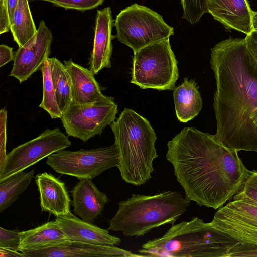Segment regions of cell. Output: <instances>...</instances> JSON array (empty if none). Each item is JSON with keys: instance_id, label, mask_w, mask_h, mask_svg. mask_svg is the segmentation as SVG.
<instances>
[{"instance_id": "cell-1", "label": "cell", "mask_w": 257, "mask_h": 257, "mask_svg": "<svg viewBox=\"0 0 257 257\" xmlns=\"http://www.w3.org/2000/svg\"><path fill=\"white\" fill-rule=\"evenodd\" d=\"M166 157L185 198L217 209L239 191L249 171L238 156L211 135L184 128L168 141Z\"/></svg>"}, {"instance_id": "cell-2", "label": "cell", "mask_w": 257, "mask_h": 257, "mask_svg": "<svg viewBox=\"0 0 257 257\" xmlns=\"http://www.w3.org/2000/svg\"><path fill=\"white\" fill-rule=\"evenodd\" d=\"M210 62L216 88L215 137L237 152H257V126L251 119L257 108V61L245 38L230 37L215 44Z\"/></svg>"}, {"instance_id": "cell-3", "label": "cell", "mask_w": 257, "mask_h": 257, "mask_svg": "<svg viewBox=\"0 0 257 257\" xmlns=\"http://www.w3.org/2000/svg\"><path fill=\"white\" fill-rule=\"evenodd\" d=\"M241 243L197 217L174 224L162 236L148 241L138 250L143 256L228 257Z\"/></svg>"}, {"instance_id": "cell-4", "label": "cell", "mask_w": 257, "mask_h": 257, "mask_svg": "<svg viewBox=\"0 0 257 257\" xmlns=\"http://www.w3.org/2000/svg\"><path fill=\"white\" fill-rule=\"evenodd\" d=\"M119 155L117 168L122 179L138 186L151 178L157 137L149 121L132 109L125 108L110 124Z\"/></svg>"}, {"instance_id": "cell-5", "label": "cell", "mask_w": 257, "mask_h": 257, "mask_svg": "<svg viewBox=\"0 0 257 257\" xmlns=\"http://www.w3.org/2000/svg\"><path fill=\"white\" fill-rule=\"evenodd\" d=\"M190 203L177 191H163L153 195L133 194L119 202L108 230L121 232L128 237L144 236L158 227L174 225Z\"/></svg>"}, {"instance_id": "cell-6", "label": "cell", "mask_w": 257, "mask_h": 257, "mask_svg": "<svg viewBox=\"0 0 257 257\" xmlns=\"http://www.w3.org/2000/svg\"><path fill=\"white\" fill-rule=\"evenodd\" d=\"M177 63L169 38L147 45L134 52L131 83L142 89L174 90Z\"/></svg>"}, {"instance_id": "cell-7", "label": "cell", "mask_w": 257, "mask_h": 257, "mask_svg": "<svg viewBox=\"0 0 257 257\" xmlns=\"http://www.w3.org/2000/svg\"><path fill=\"white\" fill-rule=\"evenodd\" d=\"M114 26L116 30L115 37L134 52L174 34L173 27L168 25L161 15L136 3L120 12Z\"/></svg>"}, {"instance_id": "cell-8", "label": "cell", "mask_w": 257, "mask_h": 257, "mask_svg": "<svg viewBox=\"0 0 257 257\" xmlns=\"http://www.w3.org/2000/svg\"><path fill=\"white\" fill-rule=\"evenodd\" d=\"M46 164L58 173L93 179L119 164L116 144L78 151L62 150L47 157Z\"/></svg>"}, {"instance_id": "cell-9", "label": "cell", "mask_w": 257, "mask_h": 257, "mask_svg": "<svg viewBox=\"0 0 257 257\" xmlns=\"http://www.w3.org/2000/svg\"><path fill=\"white\" fill-rule=\"evenodd\" d=\"M71 145L59 128H47L37 137L14 148L0 165V181L24 171L50 155Z\"/></svg>"}, {"instance_id": "cell-10", "label": "cell", "mask_w": 257, "mask_h": 257, "mask_svg": "<svg viewBox=\"0 0 257 257\" xmlns=\"http://www.w3.org/2000/svg\"><path fill=\"white\" fill-rule=\"evenodd\" d=\"M117 105L112 97L86 105L73 102L60 118L66 134L86 142L100 135L116 119Z\"/></svg>"}, {"instance_id": "cell-11", "label": "cell", "mask_w": 257, "mask_h": 257, "mask_svg": "<svg viewBox=\"0 0 257 257\" xmlns=\"http://www.w3.org/2000/svg\"><path fill=\"white\" fill-rule=\"evenodd\" d=\"M213 226L241 243L257 245V202L233 199L215 213Z\"/></svg>"}, {"instance_id": "cell-12", "label": "cell", "mask_w": 257, "mask_h": 257, "mask_svg": "<svg viewBox=\"0 0 257 257\" xmlns=\"http://www.w3.org/2000/svg\"><path fill=\"white\" fill-rule=\"evenodd\" d=\"M53 35L45 22L42 20L36 35L15 52L14 64L9 76L22 82L39 70L51 52Z\"/></svg>"}, {"instance_id": "cell-13", "label": "cell", "mask_w": 257, "mask_h": 257, "mask_svg": "<svg viewBox=\"0 0 257 257\" xmlns=\"http://www.w3.org/2000/svg\"><path fill=\"white\" fill-rule=\"evenodd\" d=\"M21 252L25 257L143 256L114 245H95L69 240L57 246Z\"/></svg>"}, {"instance_id": "cell-14", "label": "cell", "mask_w": 257, "mask_h": 257, "mask_svg": "<svg viewBox=\"0 0 257 257\" xmlns=\"http://www.w3.org/2000/svg\"><path fill=\"white\" fill-rule=\"evenodd\" d=\"M208 13L227 29L248 34L253 29V11L247 0H207Z\"/></svg>"}, {"instance_id": "cell-15", "label": "cell", "mask_w": 257, "mask_h": 257, "mask_svg": "<svg viewBox=\"0 0 257 257\" xmlns=\"http://www.w3.org/2000/svg\"><path fill=\"white\" fill-rule=\"evenodd\" d=\"M113 22L110 7L97 11L93 47L88 63L94 75L105 68L111 67L112 40L115 37L111 33Z\"/></svg>"}, {"instance_id": "cell-16", "label": "cell", "mask_w": 257, "mask_h": 257, "mask_svg": "<svg viewBox=\"0 0 257 257\" xmlns=\"http://www.w3.org/2000/svg\"><path fill=\"white\" fill-rule=\"evenodd\" d=\"M55 220L61 230L69 240L95 245H119L121 240L109 233L107 230L79 219L71 211L67 214L57 217Z\"/></svg>"}, {"instance_id": "cell-17", "label": "cell", "mask_w": 257, "mask_h": 257, "mask_svg": "<svg viewBox=\"0 0 257 257\" xmlns=\"http://www.w3.org/2000/svg\"><path fill=\"white\" fill-rule=\"evenodd\" d=\"M92 179H80L70 191L72 196L73 212L86 222L93 223L104 209L109 199L100 191Z\"/></svg>"}, {"instance_id": "cell-18", "label": "cell", "mask_w": 257, "mask_h": 257, "mask_svg": "<svg viewBox=\"0 0 257 257\" xmlns=\"http://www.w3.org/2000/svg\"><path fill=\"white\" fill-rule=\"evenodd\" d=\"M35 181L39 192L41 211L56 217L70 212V198L64 182L46 172L38 174Z\"/></svg>"}, {"instance_id": "cell-19", "label": "cell", "mask_w": 257, "mask_h": 257, "mask_svg": "<svg viewBox=\"0 0 257 257\" xmlns=\"http://www.w3.org/2000/svg\"><path fill=\"white\" fill-rule=\"evenodd\" d=\"M64 64L70 79L73 103L89 105L109 97L103 94L102 91L105 88L98 83L89 69L74 62L71 59L64 61Z\"/></svg>"}, {"instance_id": "cell-20", "label": "cell", "mask_w": 257, "mask_h": 257, "mask_svg": "<svg viewBox=\"0 0 257 257\" xmlns=\"http://www.w3.org/2000/svg\"><path fill=\"white\" fill-rule=\"evenodd\" d=\"M68 240L55 220L20 232L18 251L22 252L53 247L65 243Z\"/></svg>"}, {"instance_id": "cell-21", "label": "cell", "mask_w": 257, "mask_h": 257, "mask_svg": "<svg viewBox=\"0 0 257 257\" xmlns=\"http://www.w3.org/2000/svg\"><path fill=\"white\" fill-rule=\"evenodd\" d=\"M195 81L184 78V82L174 89L173 99L176 115L181 122L193 119L200 112L202 100Z\"/></svg>"}, {"instance_id": "cell-22", "label": "cell", "mask_w": 257, "mask_h": 257, "mask_svg": "<svg viewBox=\"0 0 257 257\" xmlns=\"http://www.w3.org/2000/svg\"><path fill=\"white\" fill-rule=\"evenodd\" d=\"M10 30L19 47L24 46L36 35L37 29L30 11L29 0H18Z\"/></svg>"}, {"instance_id": "cell-23", "label": "cell", "mask_w": 257, "mask_h": 257, "mask_svg": "<svg viewBox=\"0 0 257 257\" xmlns=\"http://www.w3.org/2000/svg\"><path fill=\"white\" fill-rule=\"evenodd\" d=\"M58 105L64 113L73 102L70 79L65 65L55 57L48 58Z\"/></svg>"}, {"instance_id": "cell-24", "label": "cell", "mask_w": 257, "mask_h": 257, "mask_svg": "<svg viewBox=\"0 0 257 257\" xmlns=\"http://www.w3.org/2000/svg\"><path fill=\"white\" fill-rule=\"evenodd\" d=\"M34 176V170L22 171L0 181V213L9 207L26 190Z\"/></svg>"}, {"instance_id": "cell-25", "label": "cell", "mask_w": 257, "mask_h": 257, "mask_svg": "<svg viewBox=\"0 0 257 257\" xmlns=\"http://www.w3.org/2000/svg\"><path fill=\"white\" fill-rule=\"evenodd\" d=\"M40 70L43 79V97L39 107L45 110L52 119L61 118L62 113L56 100L50 65L48 59L44 62Z\"/></svg>"}, {"instance_id": "cell-26", "label": "cell", "mask_w": 257, "mask_h": 257, "mask_svg": "<svg viewBox=\"0 0 257 257\" xmlns=\"http://www.w3.org/2000/svg\"><path fill=\"white\" fill-rule=\"evenodd\" d=\"M182 18L192 25L197 24L208 13L207 0H181Z\"/></svg>"}, {"instance_id": "cell-27", "label": "cell", "mask_w": 257, "mask_h": 257, "mask_svg": "<svg viewBox=\"0 0 257 257\" xmlns=\"http://www.w3.org/2000/svg\"><path fill=\"white\" fill-rule=\"evenodd\" d=\"M41 1L52 3L53 5L65 9L76 10L80 11L93 9L102 4L105 0H29Z\"/></svg>"}, {"instance_id": "cell-28", "label": "cell", "mask_w": 257, "mask_h": 257, "mask_svg": "<svg viewBox=\"0 0 257 257\" xmlns=\"http://www.w3.org/2000/svg\"><path fill=\"white\" fill-rule=\"evenodd\" d=\"M240 198H248L257 202V171H250L233 199Z\"/></svg>"}, {"instance_id": "cell-29", "label": "cell", "mask_w": 257, "mask_h": 257, "mask_svg": "<svg viewBox=\"0 0 257 257\" xmlns=\"http://www.w3.org/2000/svg\"><path fill=\"white\" fill-rule=\"evenodd\" d=\"M20 240V232L0 227V247L18 251Z\"/></svg>"}, {"instance_id": "cell-30", "label": "cell", "mask_w": 257, "mask_h": 257, "mask_svg": "<svg viewBox=\"0 0 257 257\" xmlns=\"http://www.w3.org/2000/svg\"><path fill=\"white\" fill-rule=\"evenodd\" d=\"M7 119V110L4 107L0 110L1 164L5 160L7 155L6 153Z\"/></svg>"}, {"instance_id": "cell-31", "label": "cell", "mask_w": 257, "mask_h": 257, "mask_svg": "<svg viewBox=\"0 0 257 257\" xmlns=\"http://www.w3.org/2000/svg\"><path fill=\"white\" fill-rule=\"evenodd\" d=\"M257 256V245L240 243L232 248L228 257Z\"/></svg>"}, {"instance_id": "cell-32", "label": "cell", "mask_w": 257, "mask_h": 257, "mask_svg": "<svg viewBox=\"0 0 257 257\" xmlns=\"http://www.w3.org/2000/svg\"><path fill=\"white\" fill-rule=\"evenodd\" d=\"M10 27L7 0H0V34L9 32Z\"/></svg>"}, {"instance_id": "cell-33", "label": "cell", "mask_w": 257, "mask_h": 257, "mask_svg": "<svg viewBox=\"0 0 257 257\" xmlns=\"http://www.w3.org/2000/svg\"><path fill=\"white\" fill-rule=\"evenodd\" d=\"M245 40L249 52L257 61V31L253 30L246 35Z\"/></svg>"}, {"instance_id": "cell-34", "label": "cell", "mask_w": 257, "mask_h": 257, "mask_svg": "<svg viewBox=\"0 0 257 257\" xmlns=\"http://www.w3.org/2000/svg\"><path fill=\"white\" fill-rule=\"evenodd\" d=\"M13 49V48L5 44L0 45V67L14 61L15 52Z\"/></svg>"}, {"instance_id": "cell-35", "label": "cell", "mask_w": 257, "mask_h": 257, "mask_svg": "<svg viewBox=\"0 0 257 257\" xmlns=\"http://www.w3.org/2000/svg\"><path fill=\"white\" fill-rule=\"evenodd\" d=\"M10 249L0 247V257H25L21 252Z\"/></svg>"}, {"instance_id": "cell-36", "label": "cell", "mask_w": 257, "mask_h": 257, "mask_svg": "<svg viewBox=\"0 0 257 257\" xmlns=\"http://www.w3.org/2000/svg\"><path fill=\"white\" fill-rule=\"evenodd\" d=\"M10 24H12L13 15L18 4V0H7Z\"/></svg>"}, {"instance_id": "cell-37", "label": "cell", "mask_w": 257, "mask_h": 257, "mask_svg": "<svg viewBox=\"0 0 257 257\" xmlns=\"http://www.w3.org/2000/svg\"><path fill=\"white\" fill-rule=\"evenodd\" d=\"M253 29L257 31V12H253Z\"/></svg>"}, {"instance_id": "cell-38", "label": "cell", "mask_w": 257, "mask_h": 257, "mask_svg": "<svg viewBox=\"0 0 257 257\" xmlns=\"http://www.w3.org/2000/svg\"><path fill=\"white\" fill-rule=\"evenodd\" d=\"M251 119H252L254 124L257 126V108L254 111L251 116Z\"/></svg>"}]
</instances>
